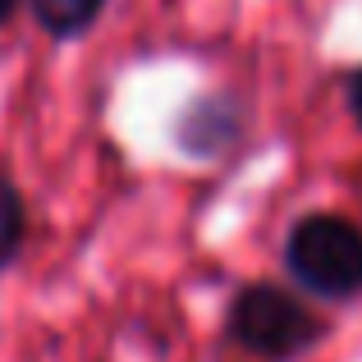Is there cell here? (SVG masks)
<instances>
[{"instance_id":"obj_3","label":"cell","mask_w":362,"mask_h":362,"mask_svg":"<svg viewBox=\"0 0 362 362\" xmlns=\"http://www.w3.org/2000/svg\"><path fill=\"white\" fill-rule=\"evenodd\" d=\"M101 9H106V0H33V14L42 18V28H51L55 37L83 33Z\"/></svg>"},{"instance_id":"obj_4","label":"cell","mask_w":362,"mask_h":362,"mask_svg":"<svg viewBox=\"0 0 362 362\" xmlns=\"http://www.w3.org/2000/svg\"><path fill=\"white\" fill-rule=\"evenodd\" d=\"M18 243H23V197L14 193V184L0 179V266H9Z\"/></svg>"},{"instance_id":"obj_6","label":"cell","mask_w":362,"mask_h":362,"mask_svg":"<svg viewBox=\"0 0 362 362\" xmlns=\"http://www.w3.org/2000/svg\"><path fill=\"white\" fill-rule=\"evenodd\" d=\"M9 9H14V0H0V23L9 18Z\"/></svg>"},{"instance_id":"obj_1","label":"cell","mask_w":362,"mask_h":362,"mask_svg":"<svg viewBox=\"0 0 362 362\" xmlns=\"http://www.w3.org/2000/svg\"><path fill=\"white\" fill-rule=\"evenodd\" d=\"M293 280L321 298H354L362 293V230L344 216H303L284 243Z\"/></svg>"},{"instance_id":"obj_2","label":"cell","mask_w":362,"mask_h":362,"mask_svg":"<svg viewBox=\"0 0 362 362\" xmlns=\"http://www.w3.org/2000/svg\"><path fill=\"white\" fill-rule=\"evenodd\" d=\"M230 335L252 358L289 362V358L308 354L326 335V326L293 293L275 289V284H247V289H239V298L230 308Z\"/></svg>"},{"instance_id":"obj_5","label":"cell","mask_w":362,"mask_h":362,"mask_svg":"<svg viewBox=\"0 0 362 362\" xmlns=\"http://www.w3.org/2000/svg\"><path fill=\"white\" fill-rule=\"evenodd\" d=\"M349 106H354V119L362 124V69L354 74V83H349Z\"/></svg>"}]
</instances>
